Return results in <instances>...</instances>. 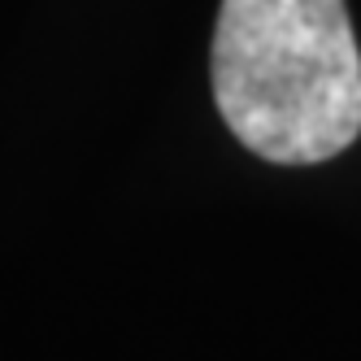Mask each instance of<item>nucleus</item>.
<instances>
[{"label": "nucleus", "instance_id": "nucleus-1", "mask_svg": "<svg viewBox=\"0 0 361 361\" xmlns=\"http://www.w3.org/2000/svg\"><path fill=\"white\" fill-rule=\"evenodd\" d=\"M214 105L248 152L318 166L361 135V48L344 0H222Z\"/></svg>", "mask_w": 361, "mask_h": 361}]
</instances>
